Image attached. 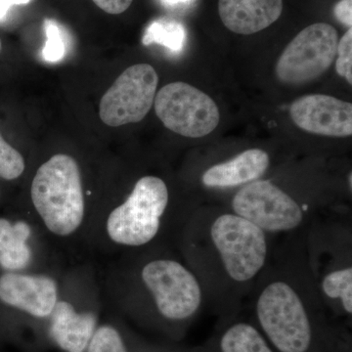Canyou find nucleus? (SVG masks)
I'll list each match as a JSON object with an SVG mask.
<instances>
[{
    "mask_svg": "<svg viewBox=\"0 0 352 352\" xmlns=\"http://www.w3.org/2000/svg\"><path fill=\"white\" fill-rule=\"evenodd\" d=\"M105 300L138 296L147 298L163 318L180 321L192 316L201 302V287L193 273L170 258H152L132 267L122 259L112 263L100 277Z\"/></svg>",
    "mask_w": 352,
    "mask_h": 352,
    "instance_id": "nucleus-3",
    "label": "nucleus"
},
{
    "mask_svg": "<svg viewBox=\"0 0 352 352\" xmlns=\"http://www.w3.org/2000/svg\"><path fill=\"white\" fill-rule=\"evenodd\" d=\"M324 293L331 298H340L347 314L352 312V268L333 271L324 278Z\"/></svg>",
    "mask_w": 352,
    "mask_h": 352,
    "instance_id": "nucleus-18",
    "label": "nucleus"
},
{
    "mask_svg": "<svg viewBox=\"0 0 352 352\" xmlns=\"http://www.w3.org/2000/svg\"><path fill=\"white\" fill-rule=\"evenodd\" d=\"M27 164L24 156L9 144L0 133V179L15 182L24 175Z\"/></svg>",
    "mask_w": 352,
    "mask_h": 352,
    "instance_id": "nucleus-19",
    "label": "nucleus"
},
{
    "mask_svg": "<svg viewBox=\"0 0 352 352\" xmlns=\"http://www.w3.org/2000/svg\"><path fill=\"white\" fill-rule=\"evenodd\" d=\"M1 200H2V192H1V188H0V204H1Z\"/></svg>",
    "mask_w": 352,
    "mask_h": 352,
    "instance_id": "nucleus-28",
    "label": "nucleus"
},
{
    "mask_svg": "<svg viewBox=\"0 0 352 352\" xmlns=\"http://www.w3.org/2000/svg\"><path fill=\"white\" fill-rule=\"evenodd\" d=\"M92 1L104 12L119 15L131 7L133 0H92Z\"/></svg>",
    "mask_w": 352,
    "mask_h": 352,
    "instance_id": "nucleus-23",
    "label": "nucleus"
},
{
    "mask_svg": "<svg viewBox=\"0 0 352 352\" xmlns=\"http://www.w3.org/2000/svg\"><path fill=\"white\" fill-rule=\"evenodd\" d=\"M58 252L22 212L0 215V271L31 272L62 265Z\"/></svg>",
    "mask_w": 352,
    "mask_h": 352,
    "instance_id": "nucleus-10",
    "label": "nucleus"
},
{
    "mask_svg": "<svg viewBox=\"0 0 352 352\" xmlns=\"http://www.w3.org/2000/svg\"><path fill=\"white\" fill-rule=\"evenodd\" d=\"M157 85L159 76L151 65L129 67L102 96V122L112 127L141 122L151 110Z\"/></svg>",
    "mask_w": 352,
    "mask_h": 352,
    "instance_id": "nucleus-11",
    "label": "nucleus"
},
{
    "mask_svg": "<svg viewBox=\"0 0 352 352\" xmlns=\"http://www.w3.org/2000/svg\"><path fill=\"white\" fill-rule=\"evenodd\" d=\"M338 59L336 61V71L338 75L346 78L349 85H352V30L342 36L337 47Z\"/></svg>",
    "mask_w": 352,
    "mask_h": 352,
    "instance_id": "nucleus-22",
    "label": "nucleus"
},
{
    "mask_svg": "<svg viewBox=\"0 0 352 352\" xmlns=\"http://www.w3.org/2000/svg\"><path fill=\"white\" fill-rule=\"evenodd\" d=\"M30 1L31 0H0V22L6 17L11 7L24 6V4L29 3Z\"/></svg>",
    "mask_w": 352,
    "mask_h": 352,
    "instance_id": "nucleus-25",
    "label": "nucleus"
},
{
    "mask_svg": "<svg viewBox=\"0 0 352 352\" xmlns=\"http://www.w3.org/2000/svg\"><path fill=\"white\" fill-rule=\"evenodd\" d=\"M256 312L264 332L280 351H307L311 328L300 296L289 285H268L259 296Z\"/></svg>",
    "mask_w": 352,
    "mask_h": 352,
    "instance_id": "nucleus-5",
    "label": "nucleus"
},
{
    "mask_svg": "<svg viewBox=\"0 0 352 352\" xmlns=\"http://www.w3.org/2000/svg\"><path fill=\"white\" fill-rule=\"evenodd\" d=\"M210 237L226 272L237 282H247L263 270L267 254L264 231L237 214H222L210 228Z\"/></svg>",
    "mask_w": 352,
    "mask_h": 352,
    "instance_id": "nucleus-7",
    "label": "nucleus"
},
{
    "mask_svg": "<svg viewBox=\"0 0 352 352\" xmlns=\"http://www.w3.org/2000/svg\"><path fill=\"white\" fill-rule=\"evenodd\" d=\"M339 34L333 25L316 23L296 34L278 59L276 75L286 85H303L320 78L337 55Z\"/></svg>",
    "mask_w": 352,
    "mask_h": 352,
    "instance_id": "nucleus-9",
    "label": "nucleus"
},
{
    "mask_svg": "<svg viewBox=\"0 0 352 352\" xmlns=\"http://www.w3.org/2000/svg\"><path fill=\"white\" fill-rule=\"evenodd\" d=\"M91 195L92 191L85 189L78 160L57 153L34 171L30 207L22 212L34 220L56 252L82 251L94 212Z\"/></svg>",
    "mask_w": 352,
    "mask_h": 352,
    "instance_id": "nucleus-1",
    "label": "nucleus"
},
{
    "mask_svg": "<svg viewBox=\"0 0 352 352\" xmlns=\"http://www.w3.org/2000/svg\"><path fill=\"white\" fill-rule=\"evenodd\" d=\"M0 50H1V41H0Z\"/></svg>",
    "mask_w": 352,
    "mask_h": 352,
    "instance_id": "nucleus-29",
    "label": "nucleus"
},
{
    "mask_svg": "<svg viewBox=\"0 0 352 352\" xmlns=\"http://www.w3.org/2000/svg\"><path fill=\"white\" fill-rule=\"evenodd\" d=\"M85 352H127L122 333L112 324L98 325Z\"/></svg>",
    "mask_w": 352,
    "mask_h": 352,
    "instance_id": "nucleus-20",
    "label": "nucleus"
},
{
    "mask_svg": "<svg viewBox=\"0 0 352 352\" xmlns=\"http://www.w3.org/2000/svg\"><path fill=\"white\" fill-rule=\"evenodd\" d=\"M64 266L31 272L0 271V319H50L59 298Z\"/></svg>",
    "mask_w": 352,
    "mask_h": 352,
    "instance_id": "nucleus-6",
    "label": "nucleus"
},
{
    "mask_svg": "<svg viewBox=\"0 0 352 352\" xmlns=\"http://www.w3.org/2000/svg\"><path fill=\"white\" fill-rule=\"evenodd\" d=\"M155 112L166 129L189 138L212 133L219 124L215 102L188 83L176 82L161 88L154 100Z\"/></svg>",
    "mask_w": 352,
    "mask_h": 352,
    "instance_id": "nucleus-8",
    "label": "nucleus"
},
{
    "mask_svg": "<svg viewBox=\"0 0 352 352\" xmlns=\"http://www.w3.org/2000/svg\"><path fill=\"white\" fill-rule=\"evenodd\" d=\"M104 300L100 276L94 264L65 267L59 298L47 320L48 336L65 352H85L98 327Z\"/></svg>",
    "mask_w": 352,
    "mask_h": 352,
    "instance_id": "nucleus-4",
    "label": "nucleus"
},
{
    "mask_svg": "<svg viewBox=\"0 0 352 352\" xmlns=\"http://www.w3.org/2000/svg\"><path fill=\"white\" fill-rule=\"evenodd\" d=\"M44 31L46 34V43L41 56L47 63H58L64 59L66 54V44L61 29L55 21L46 19L44 21Z\"/></svg>",
    "mask_w": 352,
    "mask_h": 352,
    "instance_id": "nucleus-21",
    "label": "nucleus"
},
{
    "mask_svg": "<svg viewBox=\"0 0 352 352\" xmlns=\"http://www.w3.org/2000/svg\"><path fill=\"white\" fill-rule=\"evenodd\" d=\"M187 32L184 25L177 21L159 19L148 25L142 43L145 46L157 43L173 53L182 52L186 43Z\"/></svg>",
    "mask_w": 352,
    "mask_h": 352,
    "instance_id": "nucleus-16",
    "label": "nucleus"
},
{
    "mask_svg": "<svg viewBox=\"0 0 352 352\" xmlns=\"http://www.w3.org/2000/svg\"><path fill=\"white\" fill-rule=\"evenodd\" d=\"M283 8V0H219L221 22L229 31L244 36L267 29Z\"/></svg>",
    "mask_w": 352,
    "mask_h": 352,
    "instance_id": "nucleus-14",
    "label": "nucleus"
},
{
    "mask_svg": "<svg viewBox=\"0 0 352 352\" xmlns=\"http://www.w3.org/2000/svg\"><path fill=\"white\" fill-rule=\"evenodd\" d=\"M232 208L235 214L268 232L293 230L303 219L298 204L268 180H256L241 188Z\"/></svg>",
    "mask_w": 352,
    "mask_h": 352,
    "instance_id": "nucleus-12",
    "label": "nucleus"
},
{
    "mask_svg": "<svg viewBox=\"0 0 352 352\" xmlns=\"http://www.w3.org/2000/svg\"><path fill=\"white\" fill-rule=\"evenodd\" d=\"M168 204L170 192L164 180L142 176L122 200L97 206L83 250L113 256L151 244L161 233Z\"/></svg>",
    "mask_w": 352,
    "mask_h": 352,
    "instance_id": "nucleus-2",
    "label": "nucleus"
},
{
    "mask_svg": "<svg viewBox=\"0 0 352 352\" xmlns=\"http://www.w3.org/2000/svg\"><path fill=\"white\" fill-rule=\"evenodd\" d=\"M222 352H272L261 333L249 324L239 323L226 331L220 342Z\"/></svg>",
    "mask_w": 352,
    "mask_h": 352,
    "instance_id": "nucleus-17",
    "label": "nucleus"
},
{
    "mask_svg": "<svg viewBox=\"0 0 352 352\" xmlns=\"http://www.w3.org/2000/svg\"><path fill=\"white\" fill-rule=\"evenodd\" d=\"M352 173H349V187H352V178H351Z\"/></svg>",
    "mask_w": 352,
    "mask_h": 352,
    "instance_id": "nucleus-27",
    "label": "nucleus"
},
{
    "mask_svg": "<svg viewBox=\"0 0 352 352\" xmlns=\"http://www.w3.org/2000/svg\"><path fill=\"white\" fill-rule=\"evenodd\" d=\"M336 18L346 27L352 25V0H340L333 8Z\"/></svg>",
    "mask_w": 352,
    "mask_h": 352,
    "instance_id": "nucleus-24",
    "label": "nucleus"
},
{
    "mask_svg": "<svg viewBox=\"0 0 352 352\" xmlns=\"http://www.w3.org/2000/svg\"><path fill=\"white\" fill-rule=\"evenodd\" d=\"M289 113L296 126L309 133L332 138L352 134V104L330 95L300 97L292 104Z\"/></svg>",
    "mask_w": 352,
    "mask_h": 352,
    "instance_id": "nucleus-13",
    "label": "nucleus"
},
{
    "mask_svg": "<svg viewBox=\"0 0 352 352\" xmlns=\"http://www.w3.org/2000/svg\"><path fill=\"white\" fill-rule=\"evenodd\" d=\"M166 6H177L191 3L193 0H161Z\"/></svg>",
    "mask_w": 352,
    "mask_h": 352,
    "instance_id": "nucleus-26",
    "label": "nucleus"
},
{
    "mask_svg": "<svg viewBox=\"0 0 352 352\" xmlns=\"http://www.w3.org/2000/svg\"><path fill=\"white\" fill-rule=\"evenodd\" d=\"M270 164V156L263 150H245L230 161L208 168L204 173L201 182L210 188L239 186L258 180Z\"/></svg>",
    "mask_w": 352,
    "mask_h": 352,
    "instance_id": "nucleus-15",
    "label": "nucleus"
}]
</instances>
